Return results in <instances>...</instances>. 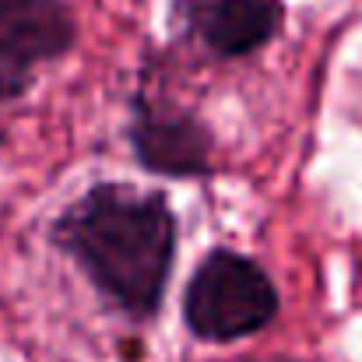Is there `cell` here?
<instances>
[{
	"instance_id": "1",
	"label": "cell",
	"mask_w": 362,
	"mask_h": 362,
	"mask_svg": "<svg viewBox=\"0 0 362 362\" xmlns=\"http://www.w3.org/2000/svg\"><path fill=\"white\" fill-rule=\"evenodd\" d=\"M49 240L130 320H151L162 310L176 260V215L165 194L95 183L64 208Z\"/></svg>"
},
{
	"instance_id": "2",
	"label": "cell",
	"mask_w": 362,
	"mask_h": 362,
	"mask_svg": "<svg viewBox=\"0 0 362 362\" xmlns=\"http://www.w3.org/2000/svg\"><path fill=\"white\" fill-rule=\"evenodd\" d=\"M274 317L278 288L257 260L226 246L204 253L183 292V324L197 341H240L264 331Z\"/></svg>"
},
{
	"instance_id": "3",
	"label": "cell",
	"mask_w": 362,
	"mask_h": 362,
	"mask_svg": "<svg viewBox=\"0 0 362 362\" xmlns=\"http://www.w3.org/2000/svg\"><path fill=\"white\" fill-rule=\"evenodd\" d=\"M78 39L71 0H0V106L21 99L42 64L60 60Z\"/></svg>"
},
{
	"instance_id": "4",
	"label": "cell",
	"mask_w": 362,
	"mask_h": 362,
	"mask_svg": "<svg viewBox=\"0 0 362 362\" xmlns=\"http://www.w3.org/2000/svg\"><path fill=\"white\" fill-rule=\"evenodd\" d=\"M285 18L281 0H173V32L211 60H240L264 49Z\"/></svg>"
},
{
	"instance_id": "5",
	"label": "cell",
	"mask_w": 362,
	"mask_h": 362,
	"mask_svg": "<svg viewBox=\"0 0 362 362\" xmlns=\"http://www.w3.org/2000/svg\"><path fill=\"white\" fill-rule=\"evenodd\" d=\"M130 148L137 162L169 180H190L211 173L215 137L190 110L158 99V95H137L130 123H127Z\"/></svg>"
}]
</instances>
